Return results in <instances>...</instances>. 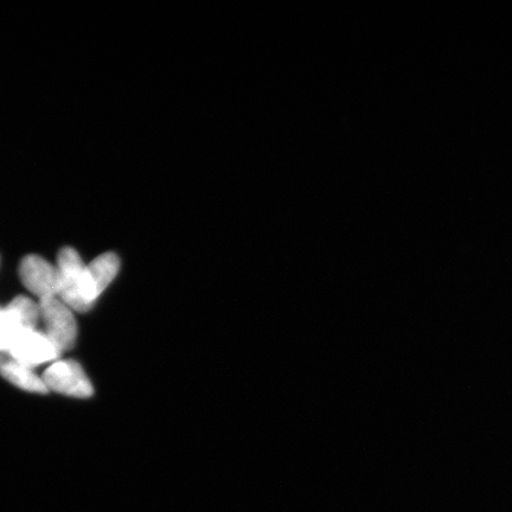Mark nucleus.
I'll return each instance as SVG.
<instances>
[{
    "label": "nucleus",
    "mask_w": 512,
    "mask_h": 512,
    "mask_svg": "<svg viewBox=\"0 0 512 512\" xmlns=\"http://www.w3.org/2000/svg\"><path fill=\"white\" fill-rule=\"evenodd\" d=\"M120 261L114 253H105L86 266L79 288V311L92 309L96 299L106 290L119 272Z\"/></svg>",
    "instance_id": "2"
},
{
    "label": "nucleus",
    "mask_w": 512,
    "mask_h": 512,
    "mask_svg": "<svg viewBox=\"0 0 512 512\" xmlns=\"http://www.w3.org/2000/svg\"><path fill=\"white\" fill-rule=\"evenodd\" d=\"M19 275L25 287L38 298L59 297L61 278L57 266L38 255H28L21 262Z\"/></svg>",
    "instance_id": "3"
},
{
    "label": "nucleus",
    "mask_w": 512,
    "mask_h": 512,
    "mask_svg": "<svg viewBox=\"0 0 512 512\" xmlns=\"http://www.w3.org/2000/svg\"><path fill=\"white\" fill-rule=\"evenodd\" d=\"M40 307L41 318L46 326V335L51 342L61 352L72 349L78 337V324H76L73 310L59 297L41 299Z\"/></svg>",
    "instance_id": "1"
},
{
    "label": "nucleus",
    "mask_w": 512,
    "mask_h": 512,
    "mask_svg": "<svg viewBox=\"0 0 512 512\" xmlns=\"http://www.w3.org/2000/svg\"><path fill=\"white\" fill-rule=\"evenodd\" d=\"M57 270L61 278L60 299L74 311L79 310V288L86 265L75 249L63 248L57 258Z\"/></svg>",
    "instance_id": "6"
},
{
    "label": "nucleus",
    "mask_w": 512,
    "mask_h": 512,
    "mask_svg": "<svg viewBox=\"0 0 512 512\" xmlns=\"http://www.w3.org/2000/svg\"><path fill=\"white\" fill-rule=\"evenodd\" d=\"M61 351L51 342L46 332L37 330L24 331L12 343L9 356L29 368L55 361Z\"/></svg>",
    "instance_id": "4"
},
{
    "label": "nucleus",
    "mask_w": 512,
    "mask_h": 512,
    "mask_svg": "<svg viewBox=\"0 0 512 512\" xmlns=\"http://www.w3.org/2000/svg\"><path fill=\"white\" fill-rule=\"evenodd\" d=\"M19 331L6 311L0 309V356L9 355L12 343H14Z\"/></svg>",
    "instance_id": "9"
},
{
    "label": "nucleus",
    "mask_w": 512,
    "mask_h": 512,
    "mask_svg": "<svg viewBox=\"0 0 512 512\" xmlns=\"http://www.w3.org/2000/svg\"><path fill=\"white\" fill-rule=\"evenodd\" d=\"M12 322L15 323L19 334L24 331L36 330L41 318L40 304L27 297H17L6 307Z\"/></svg>",
    "instance_id": "8"
},
{
    "label": "nucleus",
    "mask_w": 512,
    "mask_h": 512,
    "mask_svg": "<svg viewBox=\"0 0 512 512\" xmlns=\"http://www.w3.org/2000/svg\"><path fill=\"white\" fill-rule=\"evenodd\" d=\"M43 381L48 389L74 398H89L93 395L92 383L80 364L74 361L55 362L44 373Z\"/></svg>",
    "instance_id": "5"
},
{
    "label": "nucleus",
    "mask_w": 512,
    "mask_h": 512,
    "mask_svg": "<svg viewBox=\"0 0 512 512\" xmlns=\"http://www.w3.org/2000/svg\"><path fill=\"white\" fill-rule=\"evenodd\" d=\"M0 375L27 392L48 393L49 389L43 379H40L31 368L17 362L12 357L0 356Z\"/></svg>",
    "instance_id": "7"
}]
</instances>
